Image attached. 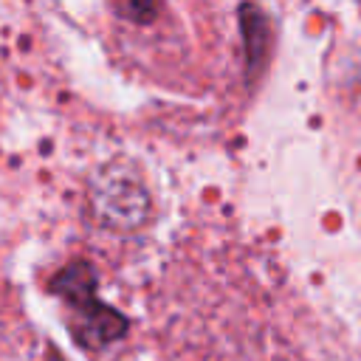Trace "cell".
<instances>
[{
    "label": "cell",
    "mask_w": 361,
    "mask_h": 361,
    "mask_svg": "<svg viewBox=\"0 0 361 361\" xmlns=\"http://www.w3.org/2000/svg\"><path fill=\"white\" fill-rule=\"evenodd\" d=\"M93 209L104 223L116 228H133L147 214V195L133 175L107 169L93 183Z\"/></svg>",
    "instance_id": "6da1fadb"
},
{
    "label": "cell",
    "mask_w": 361,
    "mask_h": 361,
    "mask_svg": "<svg viewBox=\"0 0 361 361\" xmlns=\"http://www.w3.org/2000/svg\"><path fill=\"white\" fill-rule=\"evenodd\" d=\"M124 330H127V319H124L118 310L102 305L96 296L73 307L71 333H73V338H76L82 347H90V350L107 347V344H113L116 338H121Z\"/></svg>",
    "instance_id": "7a4b0ae2"
},
{
    "label": "cell",
    "mask_w": 361,
    "mask_h": 361,
    "mask_svg": "<svg viewBox=\"0 0 361 361\" xmlns=\"http://www.w3.org/2000/svg\"><path fill=\"white\" fill-rule=\"evenodd\" d=\"M54 293H59L62 299H68L71 307L93 299V290H96V276H93V268H87L85 262H76L71 268H65L54 282H51Z\"/></svg>",
    "instance_id": "3957f363"
},
{
    "label": "cell",
    "mask_w": 361,
    "mask_h": 361,
    "mask_svg": "<svg viewBox=\"0 0 361 361\" xmlns=\"http://www.w3.org/2000/svg\"><path fill=\"white\" fill-rule=\"evenodd\" d=\"M118 17H127L133 23H147L152 20L155 11V0H110Z\"/></svg>",
    "instance_id": "277c9868"
}]
</instances>
